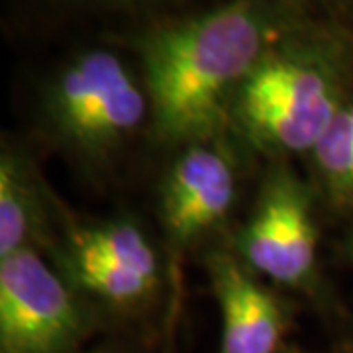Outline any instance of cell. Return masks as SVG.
I'll use <instances>...</instances> for the list:
<instances>
[{"label": "cell", "mask_w": 353, "mask_h": 353, "mask_svg": "<svg viewBox=\"0 0 353 353\" xmlns=\"http://www.w3.org/2000/svg\"><path fill=\"white\" fill-rule=\"evenodd\" d=\"M281 16L277 0H234L150 34L143 67L157 136L169 143L214 138L243 81L273 48Z\"/></svg>", "instance_id": "obj_1"}, {"label": "cell", "mask_w": 353, "mask_h": 353, "mask_svg": "<svg viewBox=\"0 0 353 353\" xmlns=\"http://www.w3.org/2000/svg\"><path fill=\"white\" fill-rule=\"evenodd\" d=\"M345 101L338 59L316 48H271L234 97L230 122L259 152L310 153Z\"/></svg>", "instance_id": "obj_2"}, {"label": "cell", "mask_w": 353, "mask_h": 353, "mask_svg": "<svg viewBox=\"0 0 353 353\" xmlns=\"http://www.w3.org/2000/svg\"><path fill=\"white\" fill-rule=\"evenodd\" d=\"M48 110L53 128L69 145L102 157L143 124L150 99L120 57L88 51L55 81Z\"/></svg>", "instance_id": "obj_3"}, {"label": "cell", "mask_w": 353, "mask_h": 353, "mask_svg": "<svg viewBox=\"0 0 353 353\" xmlns=\"http://www.w3.org/2000/svg\"><path fill=\"white\" fill-rule=\"evenodd\" d=\"M85 312L36 248L0 259L2 353H65L83 338Z\"/></svg>", "instance_id": "obj_4"}, {"label": "cell", "mask_w": 353, "mask_h": 353, "mask_svg": "<svg viewBox=\"0 0 353 353\" xmlns=\"http://www.w3.org/2000/svg\"><path fill=\"white\" fill-rule=\"evenodd\" d=\"M240 252L257 273L287 287L308 285L316 267V224L310 192L289 171L267 181L240 236Z\"/></svg>", "instance_id": "obj_5"}, {"label": "cell", "mask_w": 353, "mask_h": 353, "mask_svg": "<svg viewBox=\"0 0 353 353\" xmlns=\"http://www.w3.org/2000/svg\"><path fill=\"white\" fill-rule=\"evenodd\" d=\"M65 265L81 289L114 306L145 301L159 283L157 253L130 222L79 230L69 241Z\"/></svg>", "instance_id": "obj_6"}, {"label": "cell", "mask_w": 353, "mask_h": 353, "mask_svg": "<svg viewBox=\"0 0 353 353\" xmlns=\"http://www.w3.org/2000/svg\"><path fill=\"white\" fill-rule=\"evenodd\" d=\"M236 201V171L226 153L190 143L179 155L161 190V220L175 252L216 228Z\"/></svg>", "instance_id": "obj_7"}, {"label": "cell", "mask_w": 353, "mask_h": 353, "mask_svg": "<svg viewBox=\"0 0 353 353\" xmlns=\"http://www.w3.org/2000/svg\"><path fill=\"white\" fill-rule=\"evenodd\" d=\"M208 271L222 314L220 353H277L285 334L277 301L230 255H214Z\"/></svg>", "instance_id": "obj_8"}, {"label": "cell", "mask_w": 353, "mask_h": 353, "mask_svg": "<svg viewBox=\"0 0 353 353\" xmlns=\"http://www.w3.org/2000/svg\"><path fill=\"white\" fill-rule=\"evenodd\" d=\"M39 199L24 163L4 153L0 161V259L34 248L39 236Z\"/></svg>", "instance_id": "obj_9"}, {"label": "cell", "mask_w": 353, "mask_h": 353, "mask_svg": "<svg viewBox=\"0 0 353 353\" xmlns=\"http://www.w3.org/2000/svg\"><path fill=\"white\" fill-rule=\"evenodd\" d=\"M310 157L330 201L353 210V97L343 102Z\"/></svg>", "instance_id": "obj_10"}]
</instances>
